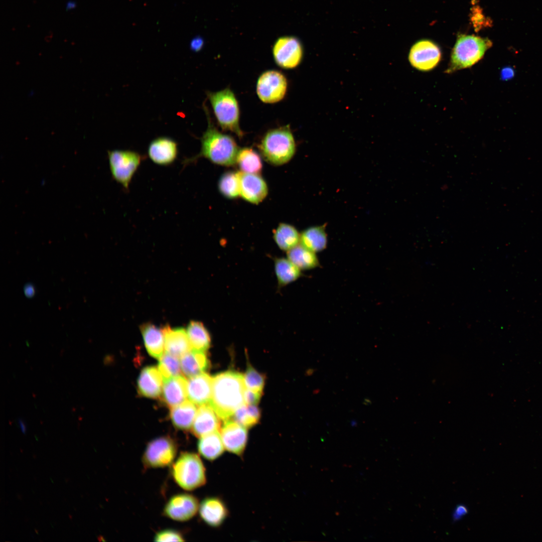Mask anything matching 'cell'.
<instances>
[{"instance_id": "ba28073f", "label": "cell", "mask_w": 542, "mask_h": 542, "mask_svg": "<svg viewBox=\"0 0 542 542\" xmlns=\"http://www.w3.org/2000/svg\"><path fill=\"white\" fill-rule=\"evenodd\" d=\"M177 452L176 442L169 436H161L150 441L142 457L147 468H162L171 465Z\"/></svg>"}, {"instance_id": "277c9868", "label": "cell", "mask_w": 542, "mask_h": 542, "mask_svg": "<svg viewBox=\"0 0 542 542\" xmlns=\"http://www.w3.org/2000/svg\"><path fill=\"white\" fill-rule=\"evenodd\" d=\"M258 147L264 159L275 165L288 162L296 151L295 139L289 125L267 131Z\"/></svg>"}, {"instance_id": "d6a6232c", "label": "cell", "mask_w": 542, "mask_h": 542, "mask_svg": "<svg viewBox=\"0 0 542 542\" xmlns=\"http://www.w3.org/2000/svg\"><path fill=\"white\" fill-rule=\"evenodd\" d=\"M220 192L225 197L233 199L240 195L239 172H227L220 177L218 182Z\"/></svg>"}, {"instance_id": "b9f144b4", "label": "cell", "mask_w": 542, "mask_h": 542, "mask_svg": "<svg viewBox=\"0 0 542 542\" xmlns=\"http://www.w3.org/2000/svg\"><path fill=\"white\" fill-rule=\"evenodd\" d=\"M77 7V3L75 1L70 0L67 1L66 4V10L67 11L73 10Z\"/></svg>"}, {"instance_id": "6da1fadb", "label": "cell", "mask_w": 542, "mask_h": 542, "mask_svg": "<svg viewBox=\"0 0 542 542\" xmlns=\"http://www.w3.org/2000/svg\"><path fill=\"white\" fill-rule=\"evenodd\" d=\"M245 386L243 375L228 370L212 377V389L210 404L219 418L229 420L237 409L245 404Z\"/></svg>"}, {"instance_id": "4dcf8cb0", "label": "cell", "mask_w": 542, "mask_h": 542, "mask_svg": "<svg viewBox=\"0 0 542 542\" xmlns=\"http://www.w3.org/2000/svg\"><path fill=\"white\" fill-rule=\"evenodd\" d=\"M236 163L241 172L258 174L262 169V163L259 155L252 149L243 148L237 153Z\"/></svg>"}, {"instance_id": "484cf974", "label": "cell", "mask_w": 542, "mask_h": 542, "mask_svg": "<svg viewBox=\"0 0 542 542\" xmlns=\"http://www.w3.org/2000/svg\"><path fill=\"white\" fill-rule=\"evenodd\" d=\"M197 448L199 454L208 460L219 457L225 450L220 432L217 431L200 437Z\"/></svg>"}, {"instance_id": "836d02e7", "label": "cell", "mask_w": 542, "mask_h": 542, "mask_svg": "<svg viewBox=\"0 0 542 542\" xmlns=\"http://www.w3.org/2000/svg\"><path fill=\"white\" fill-rule=\"evenodd\" d=\"M178 358L166 352L159 359L158 368L164 379L181 375V363Z\"/></svg>"}, {"instance_id": "44dd1931", "label": "cell", "mask_w": 542, "mask_h": 542, "mask_svg": "<svg viewBox=\"0 0 542 542\" xmlns=\"http://www.w3.org/2000/svg\"><path fill=\"white\" fill-rule=\"evenodd\" d=\"M199 515L208 525L213 527L220 526L228 515L227 509L224 502L217 497H208L199 505Z\"/></svg>"}, {"instance_id": "83f0119b", "label": "cell", "mask_w": 542, "mask_h": 542, "mask_svg": "<svg viewBox=\"0 0 542 542\" xmlns=\"http://www.w3.org/2000/svg\"><path fill=\"white\" fill-rule=\"evenodd\" d=\"M287 258L301 270L315 268L319 265L316 253L301 244L287 251Z\"/></svg>"}, {"instance_id": "4fadbf2b", "label": "cell", "mask_w": 542, "mask_h": 542, "mask_svg": "<svg viewBox=\"0 0 542 542\" xmlns=\"http://www.w3.org/2000/svg\"><path fill=\"white\" fill-rule=\"evenodd\" d=\"M220 434L225 450L237 455L243 453L248 439L246 428L229 419L224 422Z\"/></svg>"}, {"instance_id": "ee69618b", "label": "cell", "mask_w": 542, "mask_h": 542, "mask_svg": "<svg viewBox=\"0 0 542 542\" xmlns=\"http://www.w3.org/2000/svg\"><path fill=\"white\" fill-rule=\"evenodd\" d=\"M364 402H365V404H369V403H371V401L370 400V399H368V398H365V399H364Z\"/></svg>"}, {"instance_id": "e575fe53", "label": "cell", "mask_w": 542, "mask_h": 542, "mask_svg": "<svg viewBox=\"0 0 542 542\" xmlns=\"http://www.w3.org/2000/svg\"><path fill=\"white\" fill-rule=\"evenodd\" d=\"M243 379L246 388L262 392L265 384V375L257 371L249 362L247 363Z\"/></svg>"}, {"instance_id": "52a82bcc", "label": "cell", "mask_w": 542, "mask_h": 542, "mask_svg": "<svg viewBox=\"0 0 542 542\" xmlns=\"http://www.w3.org/2000/svg\"><path fill=\"white\" fill-rule=\"evenodd\" d=\"M107 156L113 179L128 191L133 177L144 160V156L127 150L108 151Z\"/></svg>"}, {"instance_id": "9c48e42d", "label": "cell", "mask_w": 542, "mask_h": 542, "mask_svg": "<svg viewBox=\"0 0 542 542\" xmlns=\"http://www.w3.org/2000/svg\"><path fill=\"white\" fill-rule=\"evenodd\" d=\"M288 89L286 76L276 70L262 73L257 79L256 91L259 99L265 103H275L282 100Z\"/></svg>"}, {"instance_id": "30bf717a", "label": "cell", "mask_w": 542, "mask_h": 542, "mask_svg": "<svg viewBox=\"0 0 542 542\" xmlns=\"http://www.w3.org/2000/svg\"><path fill=\"white\" fill-rule=\"evenodd\" d=\"M408 58L413 67L428 72L438 66L441 60L442 52L439 46L433 41L421 40L412 46Z\"/></svg>"}, {"instance_id": "d590c367", "label": "cell", "mask_w": 542, "mask_h": 542, "mask_svg": "<svg viewBox=\"0 0 542 542\" xmlns=\"http://www.w3.org/2000/svg\"><path fill=\"white\" fill-rule=\"evenodd\" d=\"M155 541H184L182 534L172 529H165L157 532L154 536Z\"/></svg>"}, {"instance_id": "cb8c5ba5", "label": "cell", "mask_w": 542, "mask_h": 542, "mask_svg": "<svg viewBox=\"0 0 542 542\" xmlns=\"http://www.w3.org/2000/svg\"><path fill=\"white\" fill-rule=\"evenodd\" d=\"M197 411L194 403L190 400L184 401L171 408L170 413V419L177 429L182 430H190L195 418Z\"/></svg>"}, {"instance_id": "74e56055", "label": "cell", "mask_w": 542, "mask_h": 542, "mask_svg": "<svg viewBox=\"0 0 542 542\" xmlns=\"http://www.w3.org/2000/svg\"><path fill=\"white\" fill-rule=\"evenodd\" d=\"M468 510L466 506L463 504L457 505L455 508L452 514V519L454 521H457L461 519L468 513Z\"/></svg>"}, {"instance_id": "7402d4cb", "label": "cell", "mask_w": 542, "mask_h": 542, "mask_svg": "<svg viewBox=\"0 0 542 542\" xmlns=\"http://www.w3.org/2000/svg\"><path fill=\"white\" fill-rule=\"evenodd\" d=\"M140 330L148 353L152 357L159 359L163 355L165 348L163 329H160L151 323H146L141 326Z\"/></svg>"}, {"instance_id": "2e32d148", "label": "cell", "mask_w": 542, "mask_h": 542, "mask_svg": "<svg viewBox=\"0 0 542 542\" xmlns=\"http://www.w3.org/2000/svg\"><path fill=\"white\" fill-rule=\"evenodd\" d=\"M164 379L158 368L148 366L141 370L137 380L139 393L143 396L157 398L162 393Z\"/></svg>"}, {"instance_id": "9a60e30c", "label": "cell", "mask_w": 542, "mask_h": 542, "mask_svg": "<svg viewBox=\"0 0 542 542\" xmlns=\"http://www.w3.org/2000/svg\"><path fill=\"white\" fill-rule=\"evenodd\" d=\"M240 195L245 200L257 204L267 194V187L263 178L257 174L239 172Z\"/></svg>"}, {"instance_id": "4316f807", "label": "cell", "mask_w": 542, "mask_h": 542, "mask_svg": "<svg viewBox=\"0 0 542 542\" xmlns=\"http://www.w3.org/2000/svg\"><path fill=\"white\" fill-rule=\"evenodd\" d=\"M274 268L279 287H283L302 276L301 270L287 257H275Z\"/></svg>"}, {"instance_id": "60d3db41", "label": "cell", "mask_w": 542, "mask_h": 542, "mask_svg": "<svg viewBox=\"0 0 542 542\" xmlns=\"http://www.w3.org/2000/svg\"><path fill=\"white\" fill-rule=\"evenodd\" d=\"M24 292L27 297H32L35 293L34 288L32 285H27L24 288Z\"/></svg>"}, {"instance_id": "603a6c76", "label": "cell", "mask_w": 542, "mask_h": 542, "mask_svg": "<svg viewBox=\"0 0 542 542\" xmlns=\"http://www.w3.org/2000/svg\"><path fill=\"white\" fill-rule=\"evenodd\" d=\"M180 363L181 370L188 377L205 372L210 366L206 352L194 350L181 356Z\"/></svg>"}, {"instance_id": "f1b7e54d", "label": "cell", "mask_w": 542, "mask_h": 542, "mask_svg": "<svg viewBox=\"0 0 542 542\" xmlns=\"http://www.w3.org/2000/svg\"><path fill=\"white\" fill-rule=\"evenodd\" d=\"M300 244L316 253L326 248L327 236L324 226H313L304 230L300 234Z\"/></svg>"}, {"instance_id": "5bb4252c", "label": "cell", "mask_w": 542, "mask_h": 542, "mask_svg": "<svg viewBox=\"0 0 542 542\" xmlns=\"http://www.w3.org/2000/svg\"><path fill=\"white\" fill-rule=\"evenodd\" d=\"M148 155L155 164L161 166L172 165L178 155V145L173 139L166 137L157 138L151 141Z\"/></svg>"}, {"instance_id": "7bdbcfd3", "label": "cell", "mask_w": 542, "mask_h": 542, "mask_svg": "<svg viewBox=\"0 0 542 542\" xmlns=\"http://www.w3.org/2000/svg\"><path fill=\"white\" fill-rule=\"evenodd\" d=\"M19 425H20V428H21V430L22 432L24 434H25L26 432V425L25 424V423L24 422V421L20 419L19 420Z\"/></svg>"}, {"instance_id": "5b68a950", "label": "cell", "mask_w": 542, "mask_h": 542, "mask_svg": "<svg viewBox=\"0 0 542 542\" xmlns=\"http://www.w3.org/2000/svg\"><path fill=\"white\" fill-rule=\"evenodd\" d=\"M216 120L224 130L234 133L239 138L243 132L239 126L240 111L236 96L229 88L207 92Z\"/></svg>"}, {"instance_id": "ab89813d", "label": "cell", "mask_w": 542, "mask_h": 542, "mask_svg": "<svg viewBox=\"0 0 542 542\" xmlns=\"http://www.w3.org/2000/svg\"><path fill=\"white\" fill-rule=\"evenodd\" d=\"M514 76V70L510 67L503 68L501 72V77L502 80H507L511 79Z\"/></svg>"}, {"instance_id": "8992f818", "label": "cell", "mask_w": 542, "mask_h": 542, "mask_svg": "<svg viewBox=\"0 0 542 542\" xmlns=\"http://www.w3.org/2000/svg\"><path fill=\"white\" fill-rule=\"evenodd\" d=\"M172 474L182 488L190 491L205 484V468L199 456L193 452L182 453L174 462Z\"/></svg>"}, {"instance_id": "f35d334b", "label": "cell", "mask_w": 542, "mask_h": 542, "mask_svg": "<svg viewBox=\"0 0 542 542\" xmlns=\"http://www.w3.org/2000/svg\"><path fill=\"white\" fill-rule=\"evenodd\" d=\"M204 45V40L201 37H196L193 38L190 44V49L194 52H198L201 50Z\"/></svg>"}, {"instance_id": "ac0fdd59", "label": "cell", "mask_w": 542, "mask_h": 542, "mask_svg": "<svg viewBox=\"0 0 542 542\" xmlns=\"http://www.w3.org/2000/svg\"><path fill=\"white\" fill-rule=\"evenodd\" d=\"M220 428V419L211 405H201L191 428L193 435L200 438L218 431Z\"/></svg>"}, {"instance_id": "8d00e7d4", "label": "cell", "mask_w": 542, "mask_h": 542, "mask_svg": "<svg viewBox=\"0 0 542 542\" xmlns=\"http://www.w3.org/2000/svg\"><path fill=\"white\" fill-rule=\"evenodd\" d=\"M262 392L255 391L247 388L244 392V400L245 404H256L261 398Z\"/></svg>"}, {"instance_id": "e0dca14e", "label": "cell", "mask_w": 542, "mask_h": 542, "mask_svg": "<svg viewBox=\"0 0 542 542\" xmlns=\"http://www.w3.org/2000/svg\"><path fill=\"white\" fill-rule=\"evenodd\" d=\"M187 396L195 404L210 402L212 389V377L203 372L189 377L187 381Z\"/></svg>"}, {"instance_id": "d4e9b609", "label": "cell", "mask_w": 542, "mask_h": 542, "mask_svg": "<svg viewBox=\"0 0 542 542\" xmlns=\"http://www.w3.org/2000/svg\"><path fill=\"white\" fill-rule=\"evenodd\" d=\"M191 350L206 352L211 345L210 333L203 323L191 321L186 329Z\"/></svg>"}, {"instance_id": "8fae6325", "label": "cell", "mask_w": 542, "mask_h": 542, "mask_svg": "<svg viewBox=\"0 0 542 542\" xmlns=\"http://www.w3.org/2000/svg\"><path fill=\"white\" fill-rule=\"evenodd\" d=\"M273 55L275 62L279 67L285 69H293L301 62L303 49L296 37H281L274 44Z\"/></svg>"}, {"instance_id": "7a4b0ae2", "label": "cell", "mask_w": 542, "mask_h": 542, "mask_svg": "<svg viewBox=\"0 0 542 542\" xmlns=\"http://www.w3.org/2000/svg\"><path fill=\"white\" fill-rule=\"evenodd\" d=\"M206 114L208 126L201 138V150L199 153L184 160V166L193 163L203 157L214 164L230 166L236 163L239 149L230 136L221 132L212 122L207 107H204Z\"/></svg>"}, {"instance_id": "ffe728a7", "label": "cell", "mask_w": 542, "mask_h": 542, "mask_svg": "<svg viewBox=\"0 0 542 542\" xmlns=\"http://www.w3.org/2000/svg\"><path fill=\"white\" fill-rule=\"evenodd\" d=\"M166 352L177 357L191 350L186 329L182 327H163Z\"/></svg>"}, {"instance_id": "1f68e13d", "label": "cell", "mask_w": 542, "mask_h": 542, "mask_svg": "<svg viewBox=\"0 0 542 542\" xmlns=\"http://www.w3.org/2000/svg\"><path fill=\"white\" fill-rule=\"evenodd\" d=\"M232 417L234 421L247 429L257 424L261 412L256 404L245 403L236 410Z\"/></svg>"}, {"instance_id": "f546056e", "label": "cell", "mask_w": 542, "mask_h": 542, "mask_svg": "<svg viewBox=\"0 0 542 542\" xmlns=\"http://www.w3.org/2000/svg\"><path fill=\"white\" fill-rule=\"evenodd\" d=\"M274 239L278 247L283 251H288L299 244L300 234L292 225L280 224L274 232Z\"/></svg>"}, {"instance_id": "d6986e66", "label": "cell", "mask_w": 542, "mask_h": 542, "mask_svg": "<svg viewBox=\"0 0 542 542\" xmlns=\"http://www.w3.org/2000/svg\"><path fill=\"white\" fill-rule=\"evenodd\" d=\"M187 381L180 375L164 379L161 398L172 408L184 401L187 396Z\"/></svg>"}, {"instance_id": "7c38bea8", "label": "cell", "mask_w": 542, "mask_h": 542, "mask_svg": "<svg viewBox=\"0 0 542 542\" xmlns=\"http://www.w3.org/2000/svg\"><path fill=\"white\" fill-rule=\"evenodd\" d=\"M197 498L188 493H180L171 497L165 504L164 514L178 521H186L193 518L199 508Z\"/></svg>"}, {"instance_id": "3957f363", "label": "cell", "mask_w": 542, "mask_h": 542, "mask_svg": "<svg viewBox=\"0 0 542 542\" xmlns=\"http://www.w3.org/2000/svg\"><path fill=\"white\" fill-rule=\"evenodd\" d=\"M492 46V42L486 38L473 35H459L445 73L450 74L471 67L483 58Z\"/></svg>"}]
</instances>
